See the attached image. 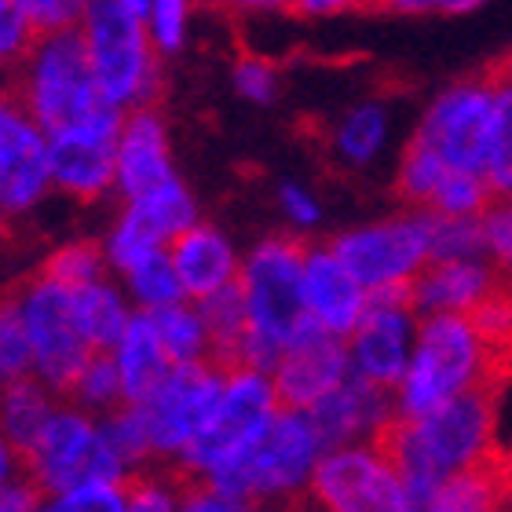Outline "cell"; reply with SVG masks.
Masks as SVG:
<instances>
[{
  "mask_svg": "<svg viewBox=\"0 0 512 512\" xmlns=\"http://www.w3.org/2000/svg\"><path fill=\"white\" fill-rule=\"evenodd\" d=\"M304 256L308 242L297 235H275L260 242L242 267L249 322L256 330L275 337L286 348L311 322L308 297H304Z\"/></svg>",
  "mask_w": 512,
  "mask_h": 512,
  "instance_id": "7",
  "label": "cell"
},
{
  "mask_svg": "<svg viewBox=\"0 0 512 512\" xmlns=\"http://www.w3.org/2000/svg\"><path fill=\"white\" fill-rule=\"evenodd\" d=\"M498 66H502L505 74H509V77H512V59H505V63H498Z\"/></svg>",
  "mask_w": 512,
  "mask_h": 512,
  "instance_id": "53",
  "label": "cell"
},
{
  "mask_svg": "<svg viewBox=\"0 0 512 512\" xmlns=\"http://www.w3.org/2000/svg\"><path fill=\"white\" fill-rule=\"evenodd\" d=\"M330 249L366 289L410 282L432 260V213L417 209L384 224L359 227L333 238Z\"/></svg>",
  "mask_w": 512,
  "mask_h": 512,
  "instance_id": "9",
  "label": "cell"
},
{
  "mask_svg": "<svg viewBox=\"0 0 512 512\" xmlns=\"http://www.w3.org/2000/svg\"><path fill=\"white\" fill-rule=\"evenodd\" d=\"M74 319L96 352H114L128 326V311L118 289H110L103 278H96V282L74 286Z\"/></svg>",
  "mask_w": 512,
  "mask_h": 512,
  "instance_id": "26",
  "label": "cell"
},
{
  "mask_svg": "<svg viewBox=\"0 0 512 512\" xmlns=\"http://www.w3.org/2000/svg\"><path fill=\"white\" fill-rule=\"evenodd\" d=\"M88 59L99 88L121 107H147L158 96V59L150 48V33L136 15H128L121 0H88L81 19Z\"/></svg>",
  "mask_w": 512,
  "mask_h": 512,
  "instance_id": "4",
  "label": "cell"
},
{
  "mask_svg": "<svg viewBox=\"0 0 512 512\" xmlns=\"http://www.w3.org/2000/svg\"><path fill=\"white\" fill-rule=\"evenodd\" d=\"M491 202H494V191L483 176L450 169L447 176H443V183L436 187V194H432L428 209L443 216H480V213H487Z\"/></svg>",
  "mask_w": 512,
  "mask_h": 512,
  "instance_id": "37",
  "label": "cell"
},
{
  "mask_svg": "<svg viewBox=\"0 0 512 512\" xmlns=\"http://www.w3.org/2000/svg\"><path fill=\"white\" fill-rule=\"evenodd\" d=\"M0 227H4V205H0Z\"/></svg>",
  "mask_w": 512,
  "mask_h": 512,
  "instance_id": "54",
  "label": "cell"
},
{
  "mask_svg": "<svg viewBox=\"0 0 512 512\" xmlns=\"http://www.w3.org/2000/svg\"><path fill=\"white\" fill-rule=\"evenodd\" d=\"M512 502V461L509 454L491 450L487 458L450 472L432 494L428 509L436 512H487Z\"/></svg>",
  "mask_w": 512,
  "mask_h": 512,
  "instance_id": "23",
  "label": "cell"
},
{
  "mask_svg": "<svg viewBox=\"0 0 512 512\" xmlns=\"http://www.w3.org/2000/svg\"><path fill=\"white\" fill-rule=\"evenodd\" d=\"M187 11H191V0H150V41L158 44V52H180L183 33H187Z\"/></svg>",
  "mask_w": 512,
  "mask_h": 512,
  "instance_id": "43",
  "label": "cell"
},
{
  "mask_svg": "<svg viewBox=\"0 0 512 512\" xmlns=\"http://www.w3.org/2000/svg\"><path fill=\"white\" fill-rule=\"evenodd\" d=\"M52 509H66V512H77V509H114V512H121V509H128L125 476H121V480L85 476L81 483L66 487L63 494H55Z\"/></svg>",
  "mask_w": 512,
  "mask_h": 512,
  "instance_id": "38",
  "label": "cell"
},
{
  "mask_svg": "<svg viewBox=\"0 0 512 512\" xmlns=\"http://www.w3.org/2000/svg\"><path fill=\"white\" fill-rule=\"evenodd\" d=\"M498 392L491 384L469 388L450 403L428 414H395L374 436L377 447L392 458L403 476L406 509H428L432 494L450 472L487 458L494 450V421H498Z\"/></svg>",
  "mask_w": 512,
  "mask_h": 512,
  "instance_id": "1",
  "label": "cell"
},
{
  "mask_svg": "<svg viewBox=\"0 0 512 512\" xmlns=\"http://www.w3.org/2000/svg\"><path fill=\"white\" fill-rule=\"evenodd\" d=\"M465 256H487L483 213L480 216L432 213V260H465Z\"/></svg>",
  "mask_w": 512,
  "mask_h": 512,
  "instance_id": "36",
  "label": "cell"
},
{
  "mask_svg": "<svg viewBox=\"0 0 512 512\" xmlns=\"http://www.w3.org/2000/svg\"><path fill=\"white\" fill-rule=\"evenodd\" d=\"M483 235H487V260L498 267V275L512 282V202L494 198L483 213Z\"/></svg>",
  "mask_w": 512,
  "mask_h": 512,
  "instance_id": "42",
  "label": "cell"
},
{
  "mask_svg": "<svg viewBox=\"0 0 512 512\" xmlns=\"http://www.w3.org/2000/svg\"><path fill=\"white\" fill-rule=\"evenodd\" d=\"M118 370H121V388H125V403H143L158 392L161 381L172 374V359L161 344L154 319L147 315H128V326L121 333L118 348Z\"/></svg>",
  "mask_w": 512,
  "mask_h": 512,
  "instance_id": "24",
  "label": "cell"
},
{
  "mask_svg": "<svg viewBox=\"0 0 512 512\" xmlns=\"http://www.w3.org/2000/svg\"><path fill=\"white\" fill-rule=\"evenodd\" d=\"M450 172V165L439 158L436 150L421 143V139H410V147H406L403 161H399V176H395V194L403 198L406 205H414V209H428L432 202V194L436 187L443 183V176Z\"/></svg>",
  "mask_w": 512,
  "mask_h": 512,
  "instance_id": "32",
  "label": "cell"
},
{
  "mask_svg": "<svg viewBox=\"0 0 512 512\" xmlns=\"http://www.w3.org/2000/svg\"><path fill=\"white\" fill-rule=\"evenodd\" d=\"M417 319L421 315L410 297V282L370 289L363 319L348 333L352 374L381 384V388H395L403 381L410 352H414Z\"/></svg>",
  "mask_w": 512,
  "mask_h": 512,
  "instance_id": "10",
  "label": "cell"
},
{
  "mask_svg": "<svg viewBox=\"0 0 512 512\" xmlns=\"http://www.w3.org/2000/svg\"><path fill=\"white\" fill-rule=\"evenodd\" d=\"M52 388L44 381H33L30 374L19 381L0 384V436L8 439L15 454L26 465V454L33 450V443L41 439L44 425L52 421Z\"/></svg>",
  "mask_w": 512,
  "mask_h": 512,
  "instance_id": "25",
  "label": "cell"
},
{
  "mask_svg": "<svg viewBox=\"0 0 512 512\" xmlns=\"http://www.w3.org/2000/svg\"><path fill=\"white\" fill-rule=\"evenodd\" d=\"M491 110H494V77L487 70L483 77L458 81L443 96H436V103L425 110V118H421L414 136L436 150L450 169L483 176V169H487Z\"/></svg>",
  "mask_w": 512,
  "mask_h": 512,
  "instance_id": "11",
  "label": "cell"
},
{
  "mask_svg": "<svg viewBox=\"0 0 512 512\" xmlns=\"http://www.w3.org/2000/svg\"><path fill=\"white\" fill-rule=\"evenodd\" d=\"M469 319H472V326L480 330L483 344L491 348L494 366L509 377L512 374V282L509 278H498V286L469 311Z\"/></svg>",
  "mask_w": 512,
  "mask_h": 512,
  "instance_id": "30",
  "label": "cell"
},
{
  "mask_svg": "<svg viewBox=\"0 0 512 512\" xmlns=\"http://www.w3.org/2000/svg\"><path fill=\"white\" fill-rule=\"evenodd\" d=\"M81 410H114V406L125 403V388H121V370H118V355L114 352H92V359L85 363L81 377L74 381L70 395Z\"/></svg>",
  "mask_w": 512,
  "mask_h": 512,
  "instance_id": "34",
  "label": "cell"
},
{
  "mask_svg": "<svg viewBox=\"0 0 512 512\" xmlns=\"http://www.w3.org/2000/svg\"><path fill=\"white\" fill-rule=\"evenodd\" d=\"M395 414V388H381L359 374H348L333 392L308 406L311 425L326 450L348 447L355 439H374Z\"/></svg>",
  "mask_w": 512,
  "mask_h": 512,
  "instance_id": "16",
  "label": "cell"
},
{
  "mask_svg": "<svg viewBox=\"0 0 512 512\" xmlns=\"http://www.w3.org/2000/svg\"><path fill=\"white\" fill-rule=\"evenodd\" d=\"M22 319L33 341V370L55 395H70L85 363L92 359V344L74 319V286H66L48 271H33L19 278Z\"/></svg>",
  "mask_w": 512,
  "mask_h": 512,
  "instance_id": "6",
  "label": "cell"
},
{
  "mask_svg": "<svg viewBox=\"0 0 512 512\" xmlns=\"http://www.w3.org/2000/svg\"><path fill=\"white\" fill-rule=\"evenodd\" d=\"M26 8H30L33 22H37V30L48 33L77 26V22L85 19L88 0H26Z\"/></svg>",
  "mask_w": 512,
  "mask_h": 512,
  "instance_id": "45",
  "label": "cell"
},
{
  "mask_svg": "<svg viewBox=\"0 0 512 512\" xmlns=\"http://www.w3.org/2000/svg\"><path fill=\"white\" fill-rule=\"evenodd\" d=\"M377 8V0H286L289 15L300 19H319V15H341V11Z\"/></svg>",
  "mask_w": 512,
  "mask_h": 512,
  "instance_id": "46",
  "label": "cell"
},
{
  "mask_svg": "<svg viewBox=\"0 0 512 512\" xmlns=\"http://www.w3.org/2000/svg\"><path fill=\"white\" fill-rule=\"evenodd\" d=\"M311 498L337 512H406V487L392 458L370 443L326 450L311 472Z\"/></svg>",
  "mask_w": 512,
  "mask_h": 512,
  "instance_id": "8",
  "label": "cell"
},
{
  "mask_svg": "<svg viewBox=\"0 0 512 512\" xmlns=\"http://www.w3.org/2000/svg\"><path fill=\"white\" fill-rule=\"evenodd\" d=\"M121 4H125L128 15H136L139 22H143L150 15V0H121Z\"/></svg>",
  "mask_w": 512,
  "mask_h": 512,
  "instance_id": "52",
  "label": "cell"
},
{
  "mask_svg": "<svg viewBox=\"0 0 512 512\" xmlns=\"http://www.w3.org/2000/svg\"><path fill=\"white\" fill-rule=\"evenodd\" d=\"M278 414L275 384L260 370H238L227 374L224 392L216 399L213 414L205 417L198 436L183 447L180 458L194 472H220L231 465H242L264 439Z\"/></svg>",
  "mask_w": 512,
  "mask_h": 512,
  "instance_id": "5",
  "label": "cell"
},
{
  "mask_svg": "<svg viewBox=\"0 0 512 512\" xmlns=\"http://www.w3.org/2000/svg\"><path fill=\"white\" fill-rule=\"evenodd\" d=\"M8 88L22 110L44 128V136L63 128H96L121 136L125 107L99 88L85 33L77 26L41 33L30 52L15 63Z\"/></svg>",
  "mask_w": 512,
  "mask_h": 512,
  "instance_id": "2",
  "label": "cell"
},
{
  "mask_svg": "<svg viewBox=\"0 0 512 512\" xmlns=\"http://www.w3.org/2000/svg\"><path fill=\"white\" fill-rule=\"evenodd\" d=\"M487 0H439V15H465V11L483 8Z\"/></svg>",
  "mask_w": 512,
  "mask_h": 512,
  "instance_id": "51",
  "label": "cell"
},
{
  "mask_svg": "<svg viewBox=\"0 0 512 512\" xmlns=\"http://www.w3.org/2000/svg\"><path fill=\"white\" fill-rule=\"evenodd\" d=\"M26 472V465H22V458L15 454V447H11L8 439L0 436V487L8 480H15V476H22Z\"/></svg>",
  "mask_w": 512,
  "mask_h": 512,
  "instance_id": "50",
  "label": "cell"
},
{
  "mask_svg": "<svg viewBox=\"0 0 512 512\" xmlns=\"http://www.w3.org/2000/svg\"><path fill=\"white\" fill-rule=\"evenodd\" d=\"M165 180H172L165 125L150 107H136L118 136V187L125 198H139Z\"/></svg>",
  "mask_w": 512,
  "mask_h": 512,
  "instance_id": "21",
  "label": "cell"
},
{
  "mask_svg": "<svg viewBox=\"0 0 512 512\" xmlns=\"http://www.w3.org/2000/svg\"><path fill=\"white\" fill-rule=\"evenodd\" d=\"M52 183L44 128L22 110L8 85H0V205L4 213H26Z\"/></svg>",
  "mask_w": 512,
  "mask_h": 512,
  "instance_id": "15",
  "label": "cell"
},
{
  "mask_svg": "<svg viewBox=\"0 0 512 512\" xmlns=\"http://www.w3.org/2000/svg\"><path fill=\"white\" fill-rule=\"evenodd\" d=\"M169 256L176 275H180L183 293L191 300L209 297L220 286H227L231 278H238L235 253L224 242V235L213 231V227L191 224L187 231H180L169 242Z\"/></svg>",
  "mask_w": 512,
  "mask_h": 512,
  "instance_id": "22",
  "label": "cell"
},
{
  "mask_svg": "<svg viewBox=\"0 0 512 512\" xmlns=\"http://www.w3.org/2000/svg\"><path fill=\"white\" fill-rule=\"evenodd\" d=\"M128 282H132V293L139 297L143 308H161V304H176V300L187 297L180 286V275L172 267L169 249H154L136 267H128Z\"/></svg>",
  "mask_w": 512,
  "mask_h": 512,
  "instance_id": "35",
  "label": "cell"
},
{
  "mask_svg": "<svg viewBox=\"0 0 512 512\" xmlns=\"http://www.w3.org/2000/svg\"><path fill=\"white\" fill-rule=\"evenodd\" d=\"M147 311L172 363H205V355H209V330H205L202 311L187 308L183 300Z\"/></svg>",
  "mask_w": 512,
  "mask_h": 512,
  "instance_id": "28",
  "label": "cell"
},
{
  "mask_svg": "<svg viewBox=\"0 0 512 512\" xmlns=\"http://www.w3.org/2000/svg\"><path fill=\"white\" fill-rule=\"evenodd\" d=\"M505 381L509 377L494 366L491 348L483 344L469 315L439 311V315H425L417 326L406 374L395 384V406L403 417H417L450 403L454 395L469 388H480V384L502 388Z\"/></svg>",
  "mask_w": 512,
  "mask_h": 512,
  "instance_id": "3",
  "label": "cell"
},
{
  "mask_svg": "<svg viewBox=\"0 0 512 512\" xmlns=\"http://www.w3.org/2000/svg\"><path fill=\"white\" fill-rule=\"evenodd\" d=\"M384 136H388V114H384L381 103H366V107H355L348 118L337 128V154H341L348 165H366V161L377 158V150L384 147Z\"/></svg>",
  "mask_w": 512,
  "mask_h": 512,
  "instance_id": "33",
  "label": "cell"
},
{
  "mask_svg": "<svg viewBox=\"0 0 512 512\" xmlns=\"http://www.w3.org/2000/svg\"><path fill=\"white\" fill-rule=\"evenodd\" d=\"M161 246H165V242H161V238L154 235L132 209H125L121 224L114 227V235H110V242H107V256L114 267L128 271V267H136L143 256L154 253V249H161Z\"/></svg>",
  "mask_w": 512,
  "mask_h": 512,
  "instance_id": "41",
  "label": "cell"
},
{
  "mask_svg": "<svg viewBox=\"0 0 512 512\" xmlns=\"http://www.w3.org/2000/svg\"><path fill=\"white\" fill-rule=\"evenodd\" d=\"M128 209H132L161 242H172L180 231H187V227L194 224V202H191V194H187V187H183L176 176L158 183V187H150L147 194L132 198Z\"/></svg>",
  "mask_w": 512,
  "mask_h": 512,
  "instance_id": "29",
  "label": "cell"
},
{
  "mask_svg": "<svg viewBox=\"0 0 512 512\" xmlns=\"http://www.w3.org/2000/svg\"><path fill=\"white\" fill-rule=\"evenodd\" d=\"M41 271H48L66 286H85V282H96L103 275V249L96 242H70L55 256H48Z\"/></svg>",
  "mask_w": 512,
  "mask_h": 512,
  "instance_id": "40",
  "label": "cell"
},
{
  "mask_svg": "<svg viewBox=\"0 0 512 512\" xmlns=\"http://www.w3.org/2000/svg\"><path fill=\"white\" fill-rule=\"evenodd\" d=\"M498 267L487 256H465V260H428L410 278V297L417 315H439V311H461L469 315L494 286H498Z\"/></svg>",
  "mask_w": 512,
  "mask_h": 512,
  "instance_id": "20",
  "label": "cell"
},
{
  "mask_svg": "<svg viewBox=\"0 0 512 512\" xmlns=\"http://www.w3.org/2000/svg\"><path fill=\"white\" fill-rule=\"evenodd\" d=\"M41 37L26 0H0V66H15Z\"/></svg>",
  "mask_w": 512,
  "mask_h": 512,
  "instance_id": "39",
  "label": "cell"
},
{
  "mask_svg": "<svg viewBox=\"0 0 512 512\" xmlns=\"http://www.w3.org/2000/svg\"><path fill=\"white\" fill-rule=\"evenodd\" d=\"M377 8L395 15H432L439 11V0H377Z\"/></svg>",
  "mask_w": 512,
  "mask_h": 512,
  "instance_id": "49",
  "label": "cell"
},
{
  "mask_svg": "<svg viewBox=\"0 0 512 512\" xmlns=\"http://www.w3.org/2000/svg\"><path fill=\"white\" fill-rule=\"evenodd\" d=\"M326 454L308 410L278 406L275 421L246 458V476L253 498H282L300 494L311 483V472Z\"/></svg>",
  "mask_w": 512,
  "mask_h": 512,
  "instance_id": "13",
  "label": "cell"
},
{
  "mask_svg": "<svg viewBox=\"0 0 512 512\" xmlns=\"http://www.w3.org/2000/svg\"><path fill=\"white\" fill-rule=\"evenodd\" d=\"M235 85L246 99H256V103H271L275 99V66L267 59H256V55H242L235 66Z\"/></svg>",
  "mask_w": 512,
  "mask_h": 512,
  "instance_id": "44",
  "label": "cell"
},
{
  "mask_svg": "<svg viewBox=\"0 0 512 512\" xmlns=\"http://www.w3.org/2000/svg\"><path fill=\"white\" fill-rule=\"evenodd\" d=\"M494 77V110H491V136H487V183L494 198L512 194V77L502 66L491 70Z\"/></svg>",
  "mask_w": 512,
  "mask_h": 512,
  "instance_id": "27",
  "label": "cell"
},
{
  "mask_svg": "<svg viewBox=\"0 0 512 512\" xmlns=\"http://www.w3.org/2000/svg\"><path fill=\"white\" fill-rule=\"evenodd\" d=\"M227 377L209 363H176L172 374L161 381V388L150 399H143V417L150 428L154 454L172 458L183 454V447L198 436L205 417L213 414L216 399L224 392Z\"/></svg>",
  "mask_w": 512,
  "mask_h": 512,
  "instance_id": "12",
  "label": "cell"
},
{
  "mask_svg": "<svg viewBox=\"0 0 512 512\" xmlns=\"http://www.w3.org/2000/svg\"><path fill=\"white\" fill-rule=\"evenodd\" d=\"M205 8H224V11H286V0H198Z\"/></svg>",
  "mask_w": 512,
  "mask_h": 512,
  "instance_id": "48",
  "label": "cell"
},
{
  "mask_svg": "<svg viewBox=\"0 0 512 512\" xmlns=\"http://www.w3.org/2000/svg\"><path fill=\"white\" fill-rule=\"evenodd\" d=\"M96 447L99 428L81 410H55L52 421L44 425L41 439L26 454V472L41 483L48 498H55L92 472Z\"/></svg>",
  "mask_w": 512,
  "mask_h": 512,
  "instance_id": "17",
  "label": "cell"
},
{
  "mask_svg": "<svg viewBox=\"0 0 512 512\" xmlns=\"http://www.w3.org/2000/svg\"><path fill=\"white\" fill-rule=\"evenodd\" d=\"M33 370V341L22 319L19 286L0 293V384L19 381Z\"/></svg>",
  "mask_w": 512,
  "mask_h": 512,
  "instance_id": "31",
  "label": "cell"
},
{
  "mask_svg": "<svg viewBox=\"0 0 512 512\" xmlns=\"http://www.w3.org/2000/svg\"><path fill=\"white\" fill-rule=\"evenodd\" d=\"M278 406L308 410L322 395L333 392L344 377L352 374V355H348V337L326 330L319 319H311L293 341L282 348V359L271 370Z\"/></svg>",
  "mask_w": 512,
  "mask_h": 512,
  "instance_id": "14",
  "label": "cell"
},
{
  "mask_svg": "<svg viewBox=\"0 0 512 512\" xmlns=\"http://www.w3.org/2000/svg\"><path fill=\"white\" fill-rule=\"evenodd\" d=\"M278 198H282V205H286L289 220H297L300 227H311L315 220H319V202H315L304 187H297V183H282Z\"/></svg>",
  "mask_w": 512,
  "mask_h": 512,
  "instance_id": "47",
  "label": "cell"
},
{
  "mask_svg": "<svg viewBox=\"0 0 512 512\" xmlns=\"http://www.w3.org/2000/svg\"><path fill=\"white\" fill-rule=\"evenodd\" d=\"M304 297H308L311 319H319L326 330L348 337L363 319L370 289L348 271V264L330 246H308V256H304Z\"/></svg>",
  "mask_w": 512,
  "mask_h": 512,
  "instance_id": "19",
  "label": "cell"
},
{
  "mask_svg": "<svg viewBox=\"0 0 512 512\" xmlns=\"http://www.w3.org/2000/svg\"><path fill=\"white\" fill-rule=\"evenodd\" d=\"M48 165L59 191L96 202L118 180V136L96 128H63L48 136Z\"/></svg>",
  "mask_w": 512,
  "mask_h": 512,
  "instance_id": "18",
  "label": "cell"
}]
</instances>
